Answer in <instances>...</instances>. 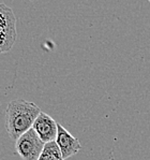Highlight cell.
I'll return each mask as SVG.
<instances>
[{"mask_svg":"<svg viewBox=\"0 0 150 160\" xmlns=\"http://www.w3.org/2000/svg\"><path fill=\"white\" fill-rule=\"evenodd\" d=\"M45 143L39 138L33 129H30L18 138L15 148L23 160H38L40 158Z\"/></svg>","mask_w":150,"mask_h":160,"instance_id":"3","label":"cell"},{"mask_svg":"<svg viewBox=\"0 0 150 160\" xmlns=\"http://www.w3.org/2000/svg\"><path fill=\"white\" fill-rule=\"evenodd\" d=\"M32 129L44 143L55 142L58 133V124L54 118L44 112H41L36 117Z\"/></svg>","mask_w":150,"mask_h":160,"instance_id":"4","label":"cell"},{"mask_svg":"<svg viewBox=\"0 0 150 160\" xmlns=\"http://www.w3.org/2000/svg\"><path fill=\"white\" fill-rule=\"evenodd\" d=\"M56 144L58 145L63 159H68L74 156L80 151L82 146L77 138L73 137L62 125L58 124V133L56 138Z\"/></svg>","mask_w":150,"mask_h":160,"instance_id":"5","label":"cell"},{"mask_svg":"<svg viewBox=\"0 0 150 160\" xmlns=\"http://www.w3.org/2000/svg\"><path fill=\"white\" fill-rule=\"evenodd\" d=\"M16 16L13 10L0 3V54L7 53L13 48L16 40Z\"/></svg>","mask_w":150,"mask_h":160,"instance_id":"2","label":"cell"},{"mask_svg":"<svg viewBox=\"0 0 150 160\" xmlns=\"http://www.w3.org/2000/svg\"><path fill=\"white\" fill-rule=\"evenodd\" d=\"M38 160H65L56 142L46 143Z\"/></svg>","mask_w":150,"mask_h":160,"instance_id":"6","label":"cell"},{"mask_svg":"<svg viewBox=\"0 0 150 160\" xmlns=\"http://www.w3.org/2000/svg\"><path fill=\"white\" fill-rule=\"evenodd\" d=\"M41 110L36 103L26 100H13L6 110V129L10 138L17 141L19 137L32 129Z\"/></svg>","mask_w":150,"mask_h":160,"instance_id":"1","label":"cell"}]
</instances>
